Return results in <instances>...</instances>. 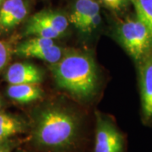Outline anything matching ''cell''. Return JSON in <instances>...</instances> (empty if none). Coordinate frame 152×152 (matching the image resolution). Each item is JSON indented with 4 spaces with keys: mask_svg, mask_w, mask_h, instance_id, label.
I'll use <instances>...</instances> for the list:
<instances>
[{
    "mask_svg": "<svg viewBox=\"0 0 152 152\" xmlns=\"http://www.w3.org/2000/svg\"><path fill=\"white\" fill-rule=\"evenodd\" d=\"M78 134V118L67 109L49 107L36 116L32 138L41 148L53 151H67L75 144Z\"/></svg>",
    "mask_w": 152,
    "mask_h": 152,
    "instance_id": "1",
    "label": "cell"
},
{
    "mask_svg": "<svg viewBox=\"0 0 152 152\" xmlns=\"http://www.w3.org/2000/svg\"><path fill=\"white\" fill-rule=\"evenodd\" d=\"M57 85L80 100L92 97L97 91L98 73L91 55L73 51L50 66Z\"/></svg>",
    "mask_w": 152,
    "mask_h": 152,
    "instance_id": "2",
    "label": "cell"
},
{
    "mask_svg": "<svg viewBox=\"0 0 152 152\" xmlns=\"http://www.w3.org/2000/svg\"><path fill=\"white\" fill-rule=\"evenodd\" d=\"M118 32L125 50L139 63L152 49V33L137 17L122 23Z\"/></svg>",
    "mask_w": 152,
    "mask_h": 152,
    "instance_id": "3",
    "label": "cell"
},
{
    "mask_svg": "<svg viewBox=\"0 0 152 152\" xmlns=\"http://www.w3.org/2000/svg\"><path fill=\"white\" fill-rule=\"evenodd\" d=\"M124 138L111 120L96 115L94 152H124Z\"/></svg>",
    "mask_w": 152,
    "mask_h": 152,
    "instance_id": "4",
    "label": "cell"
},
{
    "mask_svg": "<svg viewBox=\"0 0 152 152\" xmlns=\"http://www.w3.org/2000/svg\"><path fill=\"white\" fill-rule=\"evenodd\" d=\"M69 22L80 31H92L101 22L100 6L94 0H77Z\"/></svg>",
    "mask_w": 152,
    "mask_h": 152,
    "instance_id": "5",
    "label": "cell"
},
{
    "mask_svg": "<svg viewBox=\"0 0 152 152\" xmlns=\"http://www.w3.org/2000/svg\"><path fill=\"white\" fill-rule=\"evenodd\" d=\"M140 63L143 118L147 124H152V49Z\"/></svg>",
    "mask_w": 152,
    "mask_h": 152,
    "instance_id": "6",
    "label": "cell"
},
{
    "mask_svg": "<svg viewBox=\"0 0 152 152\" xmlns=\"http://www.w3.org/2000/svg\"><path fill=\"white\" fill-rule=\"evenodd\" d=\"M43 79L41 69L30 63H16L8 69L6 80L10 85L36 84L39 85Z\"/></svg>",
    "mask_w": 152,
    "mask_h": 152,
    "instance_id": "7",
    "label": "cell"
},
{
    "mask_svg": "<svg viewBox=\"0 0 152 152\" xmlns=\"http://www.w3.org/2000/svg\"><path fill=\"white\" fill-rule=\"evenodd\" d=\"M27 15L23 0H6L0 9V28L7 30L16 26Z\"/></svg>",
    "mask_w": 152,
    "mask_h": 152,
    "instance_id": "8",
    "label": "cell"
},
{
    "mask_svg": "<svg viewBox=\"0 0 152 152\" xmlns=\"http://www.w3.org/2000/svg\"><path fill=\"white\" fill-rule=\"evenodd\" d=\"M69 20L59 12L43 10L38 12L31 17L27 24L49 28L62 35L69 26Z\"/></svg>",
    "mask_w": 152,
    "mask_h": 152,
    "instance_id": "9",
    "label": "cell"
},
{
    "mask_svg": "<svg viewBox=\"0 0 152 152\" xmlns=\"http://www.w3.org/2000/svg\"><path fill=\"white\" fill-rule=\"evenodd\" d=\"M9 96L20 103H29L42 97V91L36 84L10 85L8 88Z\"/></svg>",
    "mask_w": 152,
    "mask_h": 152,
    "instance_id": "10",
    "label": "cell"
},
{
    "mask_svg": "<svg viewBox=\"0 0 152 152\" xmlns=\"http://www.w3.org/2000/svg\"><path fill=\"white\" fill-rule=\"evenodd\" d=\"M25 124L20 118L7 113H0V142L22 133Z\"/></svg>",
    "mask_w": 152,
    "mask_h": 152,
    "instance_id": "11",
    "label": "cell"
},
{
    "mask_svg": "<svg viewBox=\"0 0 152 152\" xmlns=\"http://www.w3.org/2000/svg\"><path fill=\"white\" fill-rule=\"evenodd\" d=\"M134 6L136 17L152 33V0H131Z\"/></svg>",
    "mask_w": 152,
    "mask_h": 152,
    "instance_id": "12",
    "label": "cell"
},
{
    "mask_svg": "<svg viewBox=\"0 0 152 152\" xmlns=\"http://www.w3.org/2000/svg\"><path fill=\"white\" fill-rule=\"evenodd\" d=\"M10 57V49L8 44L0 41V71L7 64Z\"/></svg>",
    "mask_w": 152,
    "mask_h": 152,
    "instance_id": "13",
    "label": "cell"
},
{
    "mask_svg": "<svg viewBox=\"0 0 152 152\" xmlns=\"http://www.w3.org/2000/svg\"><path fill=\"white\" fill-rule=\"evenodd\" d=\"M102 1L106 5L113 10L119 9L125 2V0H102Z\"/></svg>",
    "mask_w": 152,
    "mask_h": 152,
    "instance_id": "14",
    "label": "cell"
},
{
    "mask_svg": "<svg viewBox=\"0 0 152 152\" xmlns=\"http://www.w3.org/2000/svg\"><path fill=\"white\" fill-rule=\"evenodd\" d=\"M11 145L10 143L5 141L0 142V152H10Z\"/></svg>",
    "mask_w": 152,
    "mask_h": 152,
    "instance_id": "15",
    "label": "cell"
},
{
    "mask_svg": "<svg viewBox=\"0 0 152 152\" xmlns=\"http://www.w3.org/2000/svg\"><path fill=\"white\" fill-rule=\"evenodd\" d=\"M0 108H1V102H0Z\"/></svg>",
    "mask_w": 152,
    "mask_h": 152,
    "instance_id": "16",
    "label": "cell"
},
{
    "mask_svg": "<svg viewBox=\"0 0 152 152\" xmlns=\"http://www.w3.org/2000/svg\"><path fill=\"white\" fill-rule=\"evenodd\" d=\"M1 2H2V0H0V4H1Z\"/></svg>",
    "mask_w": 152,
    "mask_h": 152,
    "instance_id": "17",
    "label": "cell"
}]
</instances>
